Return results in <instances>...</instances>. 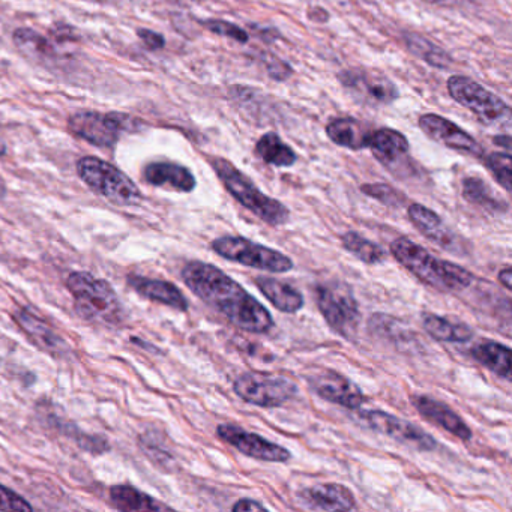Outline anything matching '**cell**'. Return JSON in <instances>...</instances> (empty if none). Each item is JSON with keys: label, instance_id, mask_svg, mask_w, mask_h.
I'll list each match as a JSON object with an SVG mask.
<instances>
[{"label": "cell", "instance_id": "484cf974", "mask_svg": "<svg viewBox=\"0 0 512 512\" xmlns=\"http://www.w3.org/2000/svg\"><path fill=\"white\" fill-rule=\"evenodd\" d=\"M422 326L430 337L443 343H466L473 338V331L466 323L454 322L437 314H424Z\"/></svg>", "mask_w": 512, "mask_h": 512}, {"label": "cell", "instance_id": "60d3db41", "mask_svg": "<svg viewBox=\"0 0 512 512\" xmlns=\"http://www.w3.org/2000/svg\"><path fill=\"white\" fill-rule=\"evenodd\" d=\"M511 277H512V271L509 266H506V268H503L502 271L499 272V281L500 284H502L503 287H505L506 290H511Z\"/></svg>", "mask_w": 512, "mask_h": 512}, {"label": "cell", "instance_id": "7a4b0ae2", "mask_svg": "<svg viewBox=\"0 0 512 512\" xmlns=\"http://www.w3.org/2000/svg\"><path fill=\"white\" fill-rule=\"evenodd\" d=\"M391 254L419 281L439 292H460L472 284L473 275L467 269L437 259L410 239H395L391 244Z\"/></svg>", "mask_w": 512, "mask_h": 512}, {"label": "cell", "instance_id": "ab89813d", "mask_svg": "<svg viewBox=\"0 0 512 512\" xmlns=\"http://www.w3.org/2000/svg\"><path fill=\"white\" fill-rule=\"evenodd\" d=\"M308 19L316 23H326L329 20V14L328 11L323 10V8H311V10L308 11Z\"/></svg>", "mask_w": 512, "mask_h": 512}, {"label": "cell", "instance_id": "d6a6232c", "mask_svg": "<svg viewBox=\"0 0 512 512\" xmlns=\"http://www.w3.org/2000/svg\"><path fill=\"white\" fill-rule=\"evenodd\" d=\"M361 191L365 196L373 197L383 205L392 206V208H400L406 203V196L403 193L386 184L362 185Z\"/></svg>", "mask_w": 512, "mask_h": 512}, {"label": "cell", "instance_id": "9c48e42d", "mask_svg": "<svg viewBox=\"0 0 512 512\" xmlns=\"http://www.w3.org/2000/svg\"><path fill=\"white\" fill-rule=\"evenodd\" d=\"M236 395L253 406L280 407L298 394V385L293 380L278 374L244 373L233 383Z\"/></svg>", "mask_w": 512, "mask_h": 512}, {"label": "cell", "instance_id": "b9f144b4", "mask_svg": "<svg viewBox=\"0 0 512 512\" xmlns=\"http://www.w3.org/2000/svg\"><path fill=\"white\" fill-rule=\"evenodd\" d=\"M493 143L496 146H502L506 152L511 151V136H509V134L493 137Z\"/></svg>", "mask_w": 512, "mask_h": 512}, {"label": "cell", "instance_id": "d590c367", "mask_svg": "<svg viewBox=\"0 0 512 512\" xmlns=\"http://www.w3.org/2000/svg\"><path fill=\"white\" fill-rule=\"evenodd\" d=\"M266 68H268L269 77L274 79L275 82H286L287 79H290L293 74L292 67L286 62L280 61V59L269 58V61L266 62Z\"/></svg>", "mask_w": 512, "mask_h": 512}, {"label": "cell", "instance_id": "f1b7e54d", "mask_svg": "<svg viewBox=\"0 0 512 512\" xmlns=\"http://www.w3.org/2000/svg\"><path fill=\"white\" fill-rule=\"evenodd\" d=\"M13 40L20 50H23L31 58L38 59V61L52 62L58 59V50L50 43L49 38L43 37L34 29H17L14 32Z\"/></svg>", "mask_w": 512, "mask_h": 512}, {"label": "cell", "instance_id": "8992f818", "mask_svg": "<svg viewBox=\"0 0 512 512\" xmlns=\"http://www.w3.org/2000/svg\"><path fill=\"white\" fill-rule=\"evenodd\" d=\"M77 173L92 191L113 205L134 206L142 199L139 187L125 173L100 158H82L77 163Z\"/></svg>", "mask_w": 512, "mask_h": 512}, {"label": "cell", "instance_id": "e575fe53", "mask_svg": "<svg viewBox=\"0 0 512 512\" xmlns=\"http://www.w3.org/2000/svg\"><path fill=\"white\" fill-rule=\"evenodd\" d=\"M32 505L25 497L17 494L16 491L0 485V511H23L31 512Z\"/></svg>", "mask_w": 512, "mask_h": 512}, {"label": "cell", "instance_id": "ffe728a7", "mask_svg": "<svg viewBox=\"0 0 512 512\" xmlns=\"http://www.w3.org/2000/svg\"><path fill=\"white\" fill-rule=\"evenodd\" d=\"M299 499L307 508L319 511H352L356 508L352 491L341 484H320L307 488L299 494Z\"/></svg>", "mask_w": 512, "mask_h": 512}, {"label": "cell", "instance_id": "74e56055", "mask_svg": "<svg viewBox=\"0 0 512 512\" xmlns=\"http://www.w3.org/2000/svg\"><path fill=\"white\" fill-rule=\"evenodd\" d=\"M52 35V40H55L56 43H76L79 41V34H77L76 29L70 25H58L56 28L52 29L50 32Z\"/></svg>", "mask_w": 512, "mask_h": 512}, {"label": "cell", "instance_id": "cb8c5ba5", "mask_svg": "<svg viewBox=\"0 0 512 512\" xmlns=\"http://www.w3.org/2000/svg\"><path fill=\"white\" fill-rule=\"evenodd\" d=\"M257 289L281 313L293 314L304 307V296L295 287L271 277H257Z\"/></svg>", "mask_w": 512, "mask_h": 512}, {"label": "cell", "instance_id": "1f68e13d", "mask_svg": "<svg viewBox=\"0 0 512 512\" xmlns=\"http://www.w3.org/2000/svg\"><path fill=\"white\" fill-rule=\"evenodd\" d=\"M484 164L496 179L497 184H500L503 190L511 193L512 158L509 152H491L484 157Z\"/></svg>", "mask_w": 512, "mask_h": 512}, {"label": "cell", "instance_id": "44dd1931", "mask_svg": "<svg viewBox=\"0 0 512 512\" xmlns=\"http://www.w3.org/2000/svg\"><path fill=\"white\" fill-rule=\"evenodd\" d=\"M143 179L154 187L170 188L179 193H191L197 185L190 169L176 163L148 164L143 170Z\"/></svg>", "mask_w": 512, "mask_h": 512}, {"label": "cell", "instance_id": "7c38bea8", "mask_svg": "<svg viewBox=\"0 0 512 512\" xmlns=\"http://www.w3.org/2000/svg\"><path fill=\"white\" fill-rule=\"evenodd\" d=\"M361 418L371 430L385 434L395 442L412 446L418 451H433L437 448V442L433 436L425 433L418 425L391 415V413L383 412V410H367V412L361 413Z\"/></svg>", "mask_w": 512, "mask_h": 512}, {"label": "cell", "instance_id": "f35d334b", "mask_svg": "<svg viewBox=\"0 0 512 512\" xmlns=\"http://www.w3.org/2000/svg\"><path fill=\"white\" fill-rule=\"evenodd\" d=\"M266 509L268 508L263 503L251 499L239 500V502L232 506L233 512L266 511Z\"/></svg>", "mask_w": 512, "mask_h": 512}, {"label": "cell", "instance_id": "ac0fdd59", "mask_svg": "<svg viewBox=\"0 0 512 512\" xmlns=\"http://www.w3.org/2000/svg\"><path fill=\"white\" fill-rule=\"evenodd\" d=\"M413 406L427 421L433 422L437 427L454 434L460 440L472 439V430L457 412L446 406L442 401L434 400L427 395L412 397Z\"/></svg>", "mask_w": 512, "mask_h": 512}, {"label": "cell", "instance_id": "52a82bcc", "mask_svg": "<svg viewBox=\"0 0 512 512\" xmlns=\"http://www.w3.org/2000/svg\"><path fill=\"white\" fill-rule=\"evenodd\" d=\"M211 247L218 256L259 271L283 274L293 269L292 259L286 254L241 236H223L212 241Z\"/></svg>", "mask_w": 512, "mask_h": 512}, {"label": "cell", "instance_id": "7402d4cb", "mask_svg": "<svg viewBox=\"0 0 512 512\" xmlns=\"http://www.w3.org/2000/svg\"><path fill=\"white\" fill-rule=\"evenodd\" d=\"M128 284H130L131 289L136 290L140 296L149 299V301L158 302V304L167 305V307L179 311L188 310V301L184 293L169 281L130 275Z\"/></svg>", "mask_w": 512, "mask_h": 512}, {"label": "cell", "instance_id": "30bf717a", "mask_svg": "<svg viewBox=\"0 0 512 512\" xmlns=\"http://www.w3.org/2000/svg\"><path fill=\"white\" fill-rule=\"evenodd\" d=\"M316 301L320 313L335 334L352 340L358 331L359 314L358 302L352 293L344 286H329L319 284L316 287Z\"/></svg>", "mask_w": 512, "mask_h": 512}, {"label": "cell", "instance_id": "3957f363", "mask_svg": "<svg viewBox=\"0 0 512 512\" xmlns=\"http://www.w3.org/2000/svg\"><path fill=\"white\" fill-rule=\"evenodd\" d=\"M67 287L82 319L107 328H118L125 322L124 305L106 280L88 272H73L67 278Z\"/></svg>", "mask_w": 512, "mask_h": 512}, {"label": "cell", "instance_id": "d6986e66", "mask_svg": "<svg viewBox=\"0 0 512 512\" xmlns=\"http://www.w3.org/2000/svg\"><path fill=\"white\" fill-rule=\"evenodd\" d=\"M14 319L38 349L55 356V358H64L70 353V347L65 343L64 338L59 337L44 320L38 319L35 314L29 313L28 310H22L16 313Z\"/></svg>", "mask_w": 512, "mask_h": 512}, {"label": "cell", "instance_id": "7bdbcfd3", "mask_svg": "<svg viewBox=\"0 0 512 512\" xmlns=\"http://www.w3.org/2000/svg\"><path fill=\"white\" fill-rule=\"evenodd\" d=\"M5 194H7V188H5L4 181L0 179V199H4Z\"/></svg>", "mask_w": 512, "mask_h": 512}, {"label": "cell", "instance_id": "836d02e7", "mask_svg": "<svg viewBox=\"0 0 512 512\" xmlns=\"http://www.w3.org/2000/svg\"><path fill=\"white\" fill-rule=\"evenodd\" d=\"M200 25H202L203 28L208 29L212 34L230 38V40L236 41V43L247 44L248 40H250V37H248V34L244 29L233 25V23L226 22V20H202Z\"/></svg>", "mask_w": 512, "mask_h": 512}, {"label": "cell", "instance_id": "83f0119b", "mask_svg": "<svg viewBox=\"0 0 512 512\" xmlns=\"http://www.w3.org/2000/svg\"><path fill=\"white\" fill-rule=\"evenodd\" d=\"M254 154L269 166L274 167H292L298 160L296 152L275 133L260 137L254 148Z\"/></svg>", "mask_w": 512, "mask_h": 512}, {"label": "cell", "instance_id": "e0dca14e", "mask_svg": "<svg viewBox=\"0 0 512 512\" xmlns=\"http://www.w3.org/2000/svg\"><path fill=\"white\" fill-rule=\"evenodd\" d=\"M409 140L400 131L380 128L371 133L368 149L386 169L395 172L409 158Z\"/></svg>", "mask_w": 512, "mask_h": 512}, {"label": "cell", "instance_id": "8d00e7d4", "mask_svg": "<svg viewBox=\"0 0 512 512\" xmlns=\"http://www.w3.org/2000/svg\"><path fill=\"white\" fill-rule=\"evenodd\" d=\"M137 35H139L142 43L145 44L146 49L151 50V52L166 47V40H164L163 35L157 34V32L149 31V29H139Z\"/></svg>", "mask_w": 512, "mask_h": 512}, {"label": "cell", "instance_id": "277c9868", "mask_svg": "<svg viewBox=\"0 0 512 512\" xmlns=\"http://www.w3.org/2000/svg\"><path fill=\"white\" fill-rule=\"evenodd\" d=\"M211 166L226 190L251 214L265 221L269 226H281V224L287 223L290 215L289 209L278 200L262 193L256 184L238 167L233 166L229 160L212 158Z\"/></svg>", "mask_w": 512, "mask_h": 512}, {"label": "cell", "instance_id": "5bb4252c", "mask_svg": "<svg viewBox=\"0 0 512 512\" xmlns=\"http://www.w3.org/2000/svg\"><path fill=\"white\" fill-rule=\"evenodd\" d=\"M308 385L317 397L346 409H359L365 401L362 389L337 371H319L308 377Z\"/></svg>", "mask_w": 512, "mask_h": 512}, {"label": "cell", "instance_id": "ba28073f", "mask_svg": "<svg viewBox=\"0 0 512 512\" xmlns=\"http://www.w3.org/2000/svg\"><path fill=\"white\" fill-rule=\"evenodd\" d=\"M448 94L455 103L470 110L484 124L500 125L511 121V109L502 98L464 76H452L448 79Z\"/></svg>", "mask_w": 512, "mask_h": 512}, {"label": "cell", "instance_id": "603a6c76", "mask_svg": "<svg viewBox=\"0 0 512 512\" xmlns=\"http://www.w3.org/2000/svg\"><path fill=\"white\" fill-rule=\"evenodd\" d=\"M373 128L355 118H335L326 125V136L341 148L362 151L368 148Z\"/></svg>", "mask_w": 512, "mask_h": 512}, {"label": "cell", "instance_id": "9a60e30c", "mask_svg": "<svg viewBox=\"0 0 512 512\" xmlns=\"http://www.w3.org/2000/svg\"><path fill=\"white\" fill-rule=\"evenodd\" d=\"M419 128L424 131L425 136L446 148L472 155L475 158L484 157L482 146L469 133L461 130L458 125L443 116L433 115V113L422 115L419 118Z\"/></svg>", "mask_w": 512, "mask_h": 512}, {"label": "cell", "instance_id": "6da1fadb", "mask_svg": "<svg viewBox=\"0 0 512 512\" xmlns=\"http://www.w3.org/2000/svg\"><path fill=\"white\" fill-rule=\"evenodd\" d=\"M182 280L194 295L238 328L254 334L274 328L271 313L217 266L190 262L182 269Z\"/></svg>", "mask_w": 512, "mask_h": 512}, {"label": "cell", "instance_id": "4fadbf2b", "mask_svg": "<svg viewBox=\"0 0 512 512\" xmlns=\"http://www.w3.org/2000/svg\"><path fill=\"white\" fill-rule=\"evenodd\" d=\"M217 436L223 442L229 443L247 457L254 460L269 461V463H286L292 458L290 452L277 443L269 442L265 437L256 433L242 430L238 425L221 424L217 428Z\"/></svg>", "mask_w": 512, "mask_h": 512}, {"label": "cell", "instance_id": "f546056e", "mask_svg": "<svg viewBox=\"0 0 512 512\" xmlns=\"http://www.w3.org/2000/svg\"><path fill=\"white\" fill-rule=\"evenodd\" d=\"M463 197L472 205L490 209V211H508V203L494 196L491 188L481 178H466L463 181Z\"/></svg>", "mask_w": 512, "mask_h": 512}, {"label": "cell", "instance_id": "5b68a950", "mask_svg": "<svg viewBox=\"0 0 512 512\" xmlns=\"http://www.w3.org/2000/svg\"><path fill=\"white\" fill-rule=\"evenodd\" d=\"M145 124L125 113L80 112L68 119V131L98 148H113L122 133H139Z\"/></svg>", "mask_w": 512, "mask_h": 512}, {"label": "cell", "instance_id": "4316f807", "mask_svg": "<svg viewBox=\"0 0 512 512\" xmlns=\"http://www.w3.org/2000/svg\"><path fill=\"white\" fill-rule=\"evenodd\" d=\"M110 499H112L115 508L119 511H166L169 506L158 502L154 497L130 487V485H115L110 488Z\"/></svg>", "mask_w": 512, "mask_h": 512}, {"label": "cell", "instance_id": "4dcf8cb0", "mask_svg": "<svg viewBox=\"0 0 512 512\" xmlns=\"http://www.w3.org/2000/svg\"><path fill=\"white\" fill-rule=\"evenodd\" d=\"M341 244L356 259L367 263V265H377V263L383 262L386 257V253L380 248V245L368 241V239H365L364 236L356 232L344 233L341 236Z\"/></svg>", "mask_w": 512, "mask_h": 512}, {"label": "cell", "instance_id": "d4e9b609", "mask_svg": "<svg viewBox=\"0 0 512 512\" xmlns=\"http://www.w3.org/2000/svg\"><path fill=\"white\" fill-rule=\"evenodd\" d=\"M473 359L505 380L512 379L511 349L494 340H481L470 349Z\"/></svg>", "mask_w": 512, "mask_h": 512}, {"label": "cell", "instance_id": "2e32d148", "mask_svg": "<svg viewBox=\"0 0 512 512\" xmlns=\"http://www.w3.org/2000/svg\"><path fill=\"white\" fill-rule=\"evenodd\" d=\"M407 215H409V220L412 221L413 226H415L425 238L430 239L433 244L439 245V247L449 251V253H466L463 239L455 235L452 230H449L436 212L419 205V203H413V205H410L409 209H407Z\"/></svg>", "mask_w": 512, "mask_h": 512}, {"label": "cell", "instance_id": "ee69618b", "mask_svg": "<svg viewBox=\"0 0 512 512\" xmlns=\"http://www.w3.org/2000/svg\"><path fill=\"white\" fill-rule=\"evenodd\" d=\"M95 2H98V4H110L113 0H95Z\"/></svg>", "mask_w": 512, "mask_h": 512}, {"label": "cell", "instance_id": "8fae6325", "mask_svg": "<svg viewBox=\"0 0 512 512\" xmlns=\"http://www.w3.org/2000/svg\"><path fill=\"white\" fill-rule=\"evenodd\" d=\"M338 80L343 88L355 97V100L365 106H391L400 98L397 86L379 71L352 68V70L341 71L338 74Z\"/></svg>", "mask_w": 512, "mask_h": 512}, {"label": "cell", "instance_id": "f6af8a7d", "mask_svg": "<svg viewBox=\"0 0 512 512\" xmlns=\"http://www.w3.org/2000/svg\"><path fill=\"white\" fill-rule=\"evenodd\" d=\"M425 2H430V4H440L443 0H425Z\"/></svg>", "mask_w": 512, "mask_h": 512}]
</instances>
